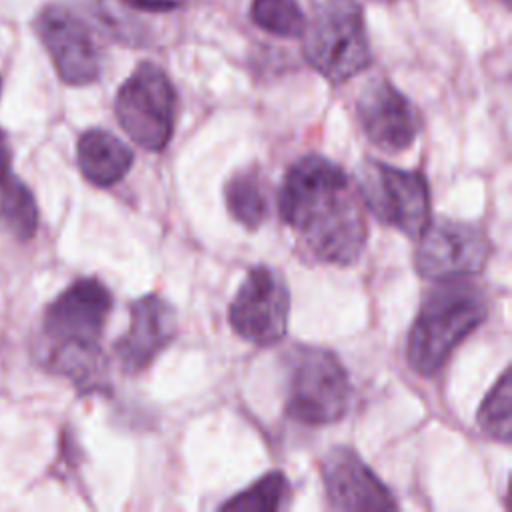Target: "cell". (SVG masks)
Segmentation results:
<instances>
[{"label":"cell","instance_id":"obj_22","mask_svg":"<svg viewBox=\"0 0 512 512\" xmlns=\"http://www.w3.org/2000/svg\"><path fill=\"white\" fill-rule=\"evenodd\" d=\"M502 2H504V4H506V6H508V4H510V0H502Z\"/></svg>","mask_w":512,"mask_h":512},{"label":"cell","instance_id":"obj_4","mask_svg":"<svg viewBox=\"0 0 512 512\" xmlns=\"http://www.w3.org/2000/svg\"><path fill=\"white\" fill-rule=\"evenodd\" d=\"M304 58L330 84H344L372 62L364 14L356 0H324L304 32Z\"/></svg>","mask_w":512,"mask_h":512},{"label":"cell","instance_id":"obj_14","mask_svg":"<svg viewBox=\"0 0 512 512\" xmlns=\"http://www.w3.org/2000/svg\"><path fill=\"white\" fill-rule=\"evenodd\" d=\"M76 156L82 176L100 188L120 182L134 164V152L120 138L100 128L80 136Z\"/></svg>","mask_w":512,"mask_h":512},{"label":"cell","instance_id":"obj_10","mask_svg":"<svg viewBox=\"0 0 512 512\" xmlns=\"http://www.w3.org/2000/svg\"><path fill=\"white\" fill-rule=\"evenodd\" d=\"M36 34L62 82L92 84L100 76V52L90 28L64 4H46L36 20Z\"/></svg>","mask_w":512,"mask_h":512},{"label":"cell","instance_id":"obj_3","mask_svg":"<svg viewBox=\"0 0 512 512\" xmlns=\"http://www.w3.org/2000/svg\"><path fill=\"white\" fill-rule=\"evenodd\" d=\"M488 316L484 292L458 278L436 286L424 298L408 332L406 356L410 368L424 376H436L454 348L466 340Z\"/></svg>","mask_w":512,"mask_h":512},{"label":"cell","instance_id":"obj_1","mask_svg":"<svg viewBox=\"0 0 512 512\" xmlns=\"http://www.w3.org/2000/svg\"><path fill=\"white\" fill-rule=\"evenodd\" d=\"M278 212L316 262L350 266L360 258L368 234L360 200L348 174L328 158L306 154L290 164Z\"/></svg>","mask_w":512,"mask_h":512},{"label":"cell","instance_id":"obj_13","mask_svg":"<svg viewBox=\"0 0 512 512\" xmlns=\"http://www.w3.org/2000/svg\"><path fill=\"white\" fill-rule=\"evenodd\" d=\"M176 312L156 294H146L130 304V326L116 340L114 352L122 372L138 374L174 340Z\"/></svg>","mask_w":512,"mask_h":512},{"label":"cell","instance_id":"obj_12","mask_svg":"<svg viewBox=\"0 0 512 512\" xmlns=\"http://www.w3.org/2000/svg\"><path fill=\"white\" fill-rule=\"evenodd\" d=\"M326 496L336 510H396L398 502L380 478L346 446L332 448L322 460Z\"/></svg>","mask_w":512,"mask_h":512},{"label":"cell","instance_id":"obj_18","mask_svg":"<svg viewBox=\"0 0 512 512\" xmlns=\"http://www.w3.org/2000/svg\"><path fill=\"white\" fill-rule=\"evenodd\" d=\"M250 18L258 28L282 38H298L306 26L296 0H252Z\"/></svg>","mask_w":512,"mask_h":512},{"label":"cell","instance_id":"obj_15","mask_svg":"<svg viewBox=\"0 0 512 512\" xmlns=\"http://www.w3.org/2000/svg\"><path fill=\"white\" fill-rule=\"evenodd\" d=\"M224 202L230 216L248 230H256L268 216V196L256 166L234 172L224 184Z\"/></svg>","mask_w":512,"mask_h":512},{"label":"cell","instance_id":"obj_16","mask_svg":"<svg viewBox=\"0 0 512 512\" xmlns=\"http://www.w3.org/2000/svg\"><path fill=\"white\" fill-rule=\"evenodd\" d=\"M0 220L20 240L32 238L38 228L36 200L32 192L12 176L0 184Z\"/></svg>","mask_w":512,"mask_h":512},{"label":"cell","instance_id":"obj_20","mask_svg":"<svg viewBox=\"0 0 512 512\" xmlns=\"http://www.w3.org/2000/svg\"><path fill=\"white\" fill-rule=\"evenodd\" d=\"M126 10H144V12H170L178 6L176 0H118Z\"/></svg>","mask_w":512,"mask_h":512},{"label":"cell","instance_id":"obj_5","mask_svg":"<svg viewBox=\"0 0 512 512\" xmlns=\"http://www.w3.org/2000/svg\"><path fill=\"white\" fill-rule=\"evenodd\" d=\"M286 414L306 426H324L340 420L350 404V380L326 348L296 346L288 360Z\"/></svg>","mask_w":512,"mask_h":512},{"label":"cell","instance_id":"obj_17","mask_svg":"<svg viewBox=\"0 0 512 512\" xmlns=\"http://www.w3.org/2000/svg\"><path fill=\"white\" fill-rule=\"evenodd\" d=\"M288 478L274 470L258 478L246 490L234 494L230 500L220 504V510H242V512H276L288 498Z\"/></svg>","mask_w":512,"mask_h":512},{"label":"cell","instance_id":"obj_6","mask_svg":"<svg viewBox=\"0 0 512 512\" xmlns=\"http://www.w3.org/2000/svg\"><path fill=\"white\" fill-rule=\"evenodd\" d=\"M356 186L360 200L384 226L416 240L430 224V190L420 172L364 160Z\"/></svg>","mask_w":512,"mask_h":512},{"label":"cell","instance_id":"obj_11","mask_svg":"<svg viewBox=\"0 0 512 512\" xmlns=\"http://www.w3.org/2000/svg\"><path fill=\"white\" fill-rule=\"evenodd\" d=\"M356 110L366 138L386 152L410 148L422 130L418 108L386 78H374L362 88Z\"/></svg>","mask_w":512,"mask_h":512},{"label":"cell","instance_id":"obj_2","mask_svg":"<svg viewBox=\"0 0 512 512\" xmlns=\"http://www.w3.org/2000/svg\"><path fill=\"white\" fill-rule=\"evenodd\" d=\"M110 308L108 288L96 278H80L44 314V334L52 340L50 366L80 392L102 390L108 382L100 336Z\"/></svg>","mask_w":512,"mask_h":512},{"label":"cell","instance_id":"obj_9","mask_svg":"<svg viewBox=\"0 0 512 512\" xmlns=\"http://www.w3.org/2000/svg\"><path fill=\"white\" fill-rule=\"evenodd\" d=\"M414 268L430 280H450L480 272L490 254L486 232L470 222H430L416 238Z\"/></svg>","mask_w":512,"mask_h":512},{"label":"cell","instance_id":"obj_19","mask_svg":"<svg viewBox=\"0 0 512 512\" xmlns=\"http://www.w3.org/2000/svg\"><path fill=\"white\" fill-rule=\"evenodd\" d=\"M510 404H512V384H510V368H504L498 382L482 400L478 408L476 422L478 426L492 438L508 444L510 442Z\"/></svg>","mask_w":512,"mask_h":512},{"label":"cell","instance_id":"obj_8","mask_svg":"<svg viewBox=\"0 0 512 512\" xmlns=\"http://www.w3.org/2000/svg\"><path fill=\"white\" fill-rule=\"evenodd\" d=\"M288 312L290 294L284 278L274 268L254 266L240 284L228 318L240 338L256 346H272L286 334Z\"/></svg>","mask_w":512,"mask_h":512},{"label":"cell","instance_id":"obj_21","mask_svg":"<svg viewBox=\"0 0 512 512\" xmlns=\"http://www.w3.org/2000/svg\"><path fill=\"white\" fill-rule=\"evenodd\" d=\"M10 176V150L4 136L0 134V184Z\"/></svg>","mask_w":512,"mask_h":512},{"label":"cell","instance_id":"obj_7","mask_svg":"<svg viewBox=\"0 0 512 512\" xmlns=\"http://www.w3.org/2000/svg\"><path fill=\"white\" fill-rule=\"evenodd\" d=\"M114 110L120 126L138 146L160 152L174 132L176 90L162 68L142 62L120 86Z\"/></svg>","mask_w":512,"mask_h":512}]
</instances>
